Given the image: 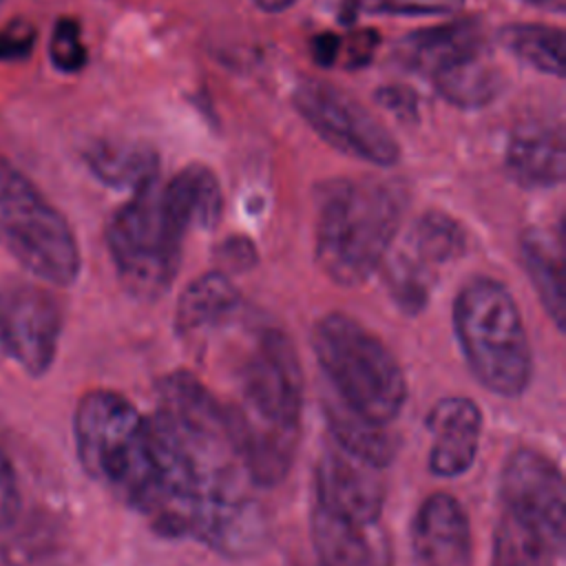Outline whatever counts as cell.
Returning <instances> with one entry per match:
<instances>
[{"label":"cell","instance_id":"obj_1","mask_svg":"<svg viewBox=\"0 0 566 566\" xmlns=\"http://www.w3.org/2000/svg\"><path fill=\"white\" fill-rule=\"evenodd\" d=\"M148 431L157 484L146 515L155 531L228 557L259 553L268 522L252 495L228 407L190 371L177 369L157 382Z\"/></svg>","mask_w":566,"mask_h":566},{"label":"cell","instance_id":"obj_2","mask_svg":"<svg viewBox=\"0 0 566 566\" xmlns=\"http://www.w3.org/2000/svg\"><path fill=\"white\" fill-rule=\"evenodd\" d=\"M226 407L250 480L279 484L292 467L303 411V371L285 332L254 334L237 367V402Z\"/></svg>","mask_w":566,"mask_h":566},{"label":"cell","instance_id":"obj_3","mask_svg":"<svg viewBox=\"0 0 566 566\" xmlns=\"http://www.w3.org/2000/svg\"><path fill=\"white\" fill-rule=\"evenodd\" d=\"M405 195L376 179H338L321 190L316 263L338 285L365 283L398 237Z\"/></svg>","mask_w":566,"mask_h":566},{"label":"cell","instance_id":"obj_4","mask_svg":"<svg viewBox=\"0 0 566 566\" xmlns=\"http://www.w3.org/2000/svg\"><path fill=\"white\" fill-rule=\"evenodd\" d=\"M73 436L84 471L146 515L157 484L148 416L117 391L91 389L75 407Z\"/></svg>","mask_w":566,"mask_h":566},{"label":"cell","instance_id":"obj_5","mask_svg":"<svg viewBox=\"0 0 566 566\" xmlns=\"http://www.w3.org/2000/svg\"><path fill=\"white\" fill-rule=\"evenodd\" d=\"M453 329L475 380L491 394L517 398L533 374L531 340L509 287L491 276L467 281L453 301Z\"/></svg>","mask_w":566,"mask_h":566},{"label":"cell","instance_id":"obj_6","mask_svg":"<svg viewBox=\"0 0 566 566\" xmlns=\"http://www.w3.org/2000/svg\"><path fill=\"white\" fill-rule=\"evenodd\" d=\"M312 347L336 400L376 424L398 418L407 400L405 371L374 332L343 312H329L316 321Z\"/></svg>","mask_w":566,"mask_h":566},{"label":"cell","instance_id":"obj_7","mask_svg":"<svg viewBox=\"0 0 566 566\" xmlns=\"http://www.w3.org/2000/svg\"><path fill=\"white\" fill-rule=\"evenodd\" d=\"M119 206L106 223V245L115 270L139 301L164 296L181 263V241L188 232L164 197L159 181H150Z\"/></svg>","mask_w":566,"mask_h":566},{"label":"cell","instance_id":"obj_8","mask_svg":"<svg viewBox=\"0 0 566 566\" xmlns=\"http://www.w3.org/2000/svg\"><path fill=\"white\" fill-rule=\"evenodd\" d=\"M0 243L27 272L51 285H71L80 274V248L69 221L4 157H0Z\"/></svg>","mask_w":566,"mask_h":566},{"label":"cell","instance_id":"obj_9","mask_svg":"<svg viewBox=\"0 0 566 566\" xmlns=\"http://www.w3.org/2000/svg\"><path fill=\"white\" fill-rule=\"evenodd\" d=\"M462 250L464 232L455 219L436 210L418 217L405 237L391 243L380 263L394 303L407 314L420 312L429 303L440 272Z\"/></svg>","mask_w":566,"mask_h":566},{"label":"cell","instance_id":"obj_10","mask_svg":"<svg viewBox=\"0 0 566 566\" xmlns=\"http://www.w3.org/2000/svg\"><path fill=\"white\" fill-rule=\"evenodd\" d=\"M294 108L340 153L374 166H394L400 146L394 135L360 102L325 80L305 77L294 86Z\"/></svg>","mask_w":566,"mask_h":566},{"label":"cell","instance_id":"obj_11","mask_svg":"<svg viewBox=\"0 0 566 566\" xmlns=\"http://www.w3.org/2000/svg\"><path fill=\"white\" fill-rule=\"evenodd\" d=\"M62 310L51 292L33 283L0 290V345L29 376H42L55 360Z\"/></svg>","mask_w":566,"mask_h":566},{"label":"cell","instance_id":"obj_12","mask_svg":"<svg viewBox=\"0 0 566 566\" xmlns=\"http://www.w3.org/2000/svg\"><path fill=\"white\" fill-rule=\"evenodd\" d=\"M502 511L542 528L564 544L566 493L559 467L535 449L513 451L500 473Z\"/></svg>","mask_w":566,"mask_h":566},{"label":"cell","instance_id":"obj_13","mask_svg":"<svg viewBox=\"0 0 566 566\" xmlns=\"http://www.w3.org/2000/svg\"><path fill=\"white\" fill-rule=\"evenodd\" d=\"M378 471L334 444L316 462L314 504L345 517L380 522L385 486Z\"/></svg>","mask_w":566,"mask_h":566},{"label":"cell","instance_id":"obj_14","mask_svg":"<svg viewBox=\"0 0 566 566\" xmlns=\"http://www.w3.org/2000/svg\"><path fill=\"white\" fill-rule=\"evenodd\" d=\"M310 531L318 566H394L391 539L382 520L345 517L312 504Z\"/></svg>","mask_w":566,"mask_h":566},{"label":"cell","instance_id":"obj_15","mask_svg":"<svg viewBox=\"0 0 566 566\" xmlns=\"http://www.w3.org/2000/svg\"><path fill=\"white\" fill-rule=\"evenodd\" d=\"M427 429L431 433L427 462L433 475L458 478L473 467L482 438V411L471 398H440L427 416Z\"/></svg>","mask_w":566,"mask_h":566},{"label":"cell","instance_id":"obj_16","mask_svg":"<svg viewBox=\"0 0 566 566\" xmlns=\"http://www.w3.org/2000/svg\"><path fill=\"white\" fill-rule=\"evenodd\" d=\"M413 551L422 566H473V537L458 497L436 491L413 517Z\"/></svg>","mask_w":566,"mask_h":566},{"label":"cell","instance_id":"obj_17","mask_svg":"<svg viewBox=\"0 0 566 566\" xmlns=\"http://www.w3.org/2000/svg\"><path fill=\"white\" fill-rule=\"evenodd\" d=\"M566 148L562 124H524L506 146V170L524 188H553L564 181Z\"/></svg>","mask_w":566,"mask_h":566},{"label":"cell","instance_id":"obj_18","mask_svg":"<svg viewBox=\"0 0 566 566\" xmlns=\"http://www.w3.org/2000/svg\"><path fill=\"white\" fill-rule=\"evenodd\" d=\"M484 46V31L478 20H455L409 33L398 44L396 55L409 71L431 77L447 64Z\"/></svg>","mask_w":566,"mask_h":566},{"label":"cell","instance_id":"obj_19","mask_svg":"<svg viewBox=\"0 0 566 566\" xmlns=\"http://www.w3.org/2000/svg\"><path fill=\"white\" fill-rule=\"evenodd\" d=\"M241 307V294L223 272H206L195 279L177 303L175 329L184 338L203 336L226 325Z\"/></svg>","mask_w":566,"mask_h":566},{"label":"cell","instance_id":"obj_20","mask_svg":"<svg viewBox=\"0 0 566 566\" xmlns=\"http://www.w3.org/2000/svg\"><path fill=\"white\" fill-rule=\"evenodd\" d=\"M524 270L557 329L566 321V287H564V250L562 239H553L539 228L524 232L520 241Z\"/></svg>","mask_w":566,"mask_h":566},{"label":"cell","instance_id":"obj_21","mask_svg":"<svg viewBox=\"0 0 566 566\" xmlns=\"http://www.w3.org/2000/svg\"><path fill=\"white\" fill-rule=\"evenodd\" d=\"M436 91L460 108H482L502 91L504 75L484 49H478L447 64L429 77Z\"/></svg>","mask_w":566,"mask_h":566},{"label":"cell","instance_id":"obj_22","mask_svg":"<svg viewBox=\"0 0 566 566\" xmlns=\"http://www.w3.org/2000/svg\"><path fill=\"white\" fill-rule=\"evenodd\" d=\"M84 161L99 181L113 188L137 190L155 181L159 172L155 148L142 142L99 139L84 153Z\"/></svg>","mask_w":566,"mask_h":566},{"label":"cell","instance_id":"obj_23","mask_svg":"<svg viewBox=\"0 0 566 566\" xmlns=\"http://www.w3.org/2000/svg\"><path fill=\"white\" fill-rule=\"evenodd\" d=\"M161 190L186 230H206L217 226L223 208V197L219 179L208 166L188 164L166 186H161Z\"/></svg>","mask_w":566,"mask_h":566},{"label":"cell","instance_id":"obj_24","mask_svg":"<svg viewBox=\"0 0 566 566\" xmlns=\"http://www.w3.org/2000/svg\"><path fill=\"white\" fill-rule=\"evenodd\" d=\"M562 553V542L502 511L493 531L491 566H557Z\"/></svg>","mask_w":566,"mask_h":566},{"label":"cell","instance_id":"obj_25","mask_svg":"<svg viewBox=\"0 0 566 566\" xmlns=\"http://www.w3.org/2000/svg\"><path fill=\"white\" fill-rule=\"evenodd\" d=\"M327 422L334 436V444L356 460L385 469L396 455V440L387 431L389 424H376L347 409L336 396L327 402Z\"/></svg>","mask_w":566,"mask_h":566},{"label":"cell","instance_id":"obj_26","mask_svg":"<svg viewBox=\"0 0 566 566\" xmlns=\"http://www.w3.org/2000/svg\"><path fill=\"white\" fill-rule=\"evenodd\" d=\"M500 44L524 64L564 77L566 73V38L557 27L546 24H506L497 33Z\"/></svg>","mask_w":566,"mask_h":566},{"label":"cell","instance_id":"obj_27","mask_svg":"<svg viewBox=\"0 0 566 566\" xmlns=\"http://www.w3.org/2000/svg\"><path fill=\"white\" fill-rule=\"evenodd\" d=\"M464 0H345L343 22H354L363 13L371 15H444L462 7Z\"/></svg>","mask_w":566,"mask_h":566},{"label":"cell","instance_id":"obj_28","mask_svg":"<svg viewBox=\"0 0 566 566\" xmlns=\"http://www.w3.org/2000/svg\"><path fill=\"white\" fill-rule=\"evenodd\" d=\"M49 55L57 71L62 73H77L84 69L88 55L86 46L82 42V31L77 20L73 18H60L53 27L51 42H49Z\"/></svg>","mask_w":566,"mask_h":566},{"label":"cell","instance_id":"obj_29","mask_svg":"<svg viewBox=\"0 0 566 566\" xmlns=\"http://www.w3.org/2000/svg\"><path fill=\"white\" fill-rule=\"evenodd\" d=\"M35 27L24 18H15L0 27V62L29 57L35 46Z\"/></svg>","mask_w":566,"mask_h":566},{"label":"cell","instance_id":"obj_30","mask_svg":"<svg viewBox=\"0 0 566 566\" xmlns=\"http://www.w3.org/2000/svg\"><path fill=\"white\" fill-rule=\"evenodd\" d=\"M20 511V489L15 471L0 447V528L9 526Z\"/></svg>","mask_w":566,"mask_h":566},{"label":"cell","instance_id":"obj_31","mask_svg":"<svg viewBox=\"0 0 566 566\" xmlns=\"http://www.w3.org/2000/svg\"><path fill=\"white\" fill-rule=\"evenodd\" d=\"M376 99L389 108L394 115H398L400 119H411L416 117L418 111V97L413 91H409L407 86H380L376 93Z\"/></svg>","mask_w":566,"mask_h":566},{"label":"cell","instance_id":"obj_32","mask_svg":"<svg viewBox=\"0 0 566 566\" xmlns=\"http://www.w3.org/2000/svg\"><path fill=\"white\" fill-rule=\"evenodd\" d=\"M340 55V40L334 33H321L312 40V57L318 66H334Z\"/></svg>","mask_w":566,"mask_h":566},{"label":"cell","instance_id":"obj_33","mask_svg":"<svg viewBox=\"0 0 566 566\" xmlns=\"http://www.w3.org/2000/svg\"><path fill=\"white\" fill-rule=\"evenodd\" d=\"M261 11H268V13H279V11H285L290 9L296 0H252Z\"/></svg>","mask_w":566,"mask_h":566},{"label":"cell","instance_id":"obj_34","mask_svg":"<svg viewBox=\"0 0 566 566\" xmlns=\"http://www.w3.org/2000/svg\"><path fill=\"white\" fill-rule=\"evenodd\" d=\"M522 2H526V4H531V7H537V9H548V11H564V7H566V0H522Z\"/></svg>","mask_w":566,"mask_h":566}]
</instances>
